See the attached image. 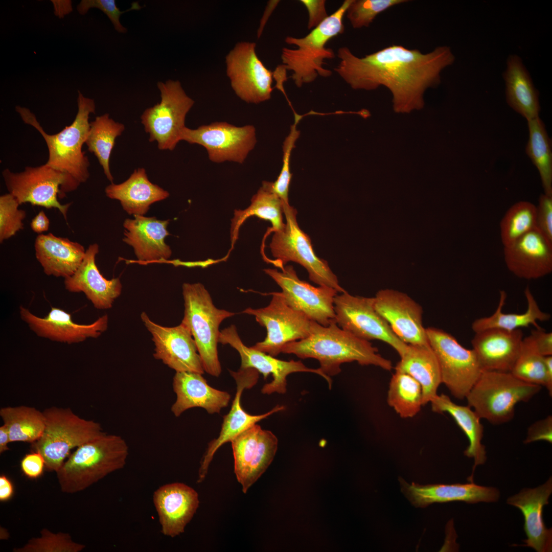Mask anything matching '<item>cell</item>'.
<instances>
[{
  "instance_id": "obj_46",
  "label": "cell",
  "mask_w": 552,
  "mask_h": 552,
  "mask_svg": "<svg viewBox=\"0 0 552 552\" xmlns=\"http://www.w3.org/2000/svg\"><path fill=\"white\" fill-rule=\"evenodd\" d=\"M406 0H352L346 13L352 27H368L375 17L387 9Z\"/></svg>"
},
{
  "instance_id": "obj_38",
  "label": "cell",
  "mask_w": 552,
  "mask_h": 552,
  "mask_svg": "<svg viewBox=\"0 0 552 552\" xmlns=\"http://www.w3.org/2000/svg\"><path fill=\"white\" fill-rule=\"evenodd\" d=\"M282 202L273 192L271 182L264 181L262 187L251 199L250 205L244 210H235L231 227V249L238 238L239 229L244 221L251 216H256L269 221L272 227L269 232L283 228Z\"/></svg>"
},
{
  "instance_id": "obj_28",
  "label": "cell",
  "mask_w": 552,
  "mask_h": 552,
  "mask_svg": "<svg viewBox=\"0 0 552 552\" xmlns=\"http://www.w3.org/2000/svg\"><path fill=\"white\" fill-rule=\"evenodd\" d=\"M99 251L97 243L89 245L81 264L72 275L64 279V284L70 292H84L95 308L106 309L120 296L122 286L119 278L107 280L100 273L95 262Z\"/></svg>"
},
{
  "instance_id": "obj_3",
  "label": "cell",
  "mask_w": 552,
  "mask_h": 552,
  "mask_svg": "<svg viewBox=\"0 0 552 552\" xmlns=\"http://www.w3.org/2000/svg\"><path fill=\"white\" fill-rule=\"evenodd\" d=\"M129 448L121 436L104 433L76 448L56 472L61 491L81 492L126 465Z\"/></svg>"
},
{
  "instance_id": "obj_19",
  "label": "cell",
  "mask_w": 552,
  "mask_h": 552,
  "mask_svg": "<svg viewBox=\"0 0 552 552\" xmlns=\"http://www.w3.org/2000/svg\"><path fill=\"white\" fill-rule=\"evenodd\" d=\"M231 442L234 472L243 492L246 493L273 461L278 440L272 432L256 424Z\"/></svg>"
},
{
  "instance_id": "obj_41",
  "label": "cell",
  "mask_w": 552,
  "mask_h": 552,
  "mask_svg": "<svg viewBox=\"0 0 552 552\" xmlns=\"http://www.w3.org/2000/svg\"><path fill=\"white\" fill-rule=\"evenodd\" d=\"M527 121L528 139L525 152L539 172L544 194L552 195L551 140L539 117Z\"/></svg>"
},
{
  "instance_id": "obj_40",
  "label": "cell",
  "mask_w": 552,
  "mask_h": 552,
  "mask_svg": "<svg viewBox=\"0 0 552 552\" xmlns=\"http://www.w3.org/2000/svg\"><path fill=\"white\" fill-rule=\"evenodd\" d=\"M125 130L124 124L110 118L109 113L98 116L90 122V128L85 144L89 152L97 157L107 178L113 182L109 167L110 155L117 137Z\"/></svg>"
},
{
  "instance_id": "obj_26",
  "label": "cell",
  "mask_w": 552,
  "mask_h": 552,
  "mask_svg": "<svg viewBox=\"0 0 552 552\" xmlns=\"http://www.w3.org/2000/svg\"><path fill=\"white\" fill-rule=\"evenodd\" d=\"M551 493L552 479L549 477L544 484L534 489H523L507 500L508 504L518 508L523 515L527 538L523 545L538 552L552 550V530L546 528L543 519V507L548 504Z\"/></svg>"
},
{
  "instance_id": "obj_44",
  "label": "cell",
  "mask_w": 552,
  "mask_h": 552,
  "mask_svg": "<svg viewBox=\"0 0 552 552\" xmlns=\"http://www.w3.org/2000/svg\"><path fill=\"white\" fill-rule=\"evenodd\" d=\"M510 373L525 382L545 386V356L538 352L529 336L523 338L520 353Z\"/></svg>"
},
{
  "instance_id": "obj_53",
  "label": "cell",
  "mask_w": 552,
  "mask_h": 552,
  "mask_svg": "<svg viewBox=\"0 0 552 552\" xmlns=\"http://www.w3.org/2000/svg\"><path fill=\"white\" fill-rule=\"evenodd\" d=\"M306 8L309 13L308 29H314L328 17L325 8V0H301L300 1Z\"/></svg>"
},
{
  "instance_id": "obj_39",
  "label": "cell",
  "mask_w": 552,
  "mask_h": 552,
  "mask_svg": "<svg viewBox=\"0 0 552 552\" xmlns=\"http://www.w3.org/2000/svg\"><path fill=\"white\" fill-rule=\"evenodd\" d=\"M0 416L8 429L10 442L32 444L41 436L45 428L43 412L33 407H4L0 409Z\"/></svg>"
},
{
  "instance_id": "obj_43",
  "label": "cell",
  "mask_w": 552,
  "mask_h": 552,
  "mask_svg": "<svg viewBox=\"0 0 552 552\" xmlns=\"http://www.w3.org/2000/svg\"><path fill=\"white\" fill-rule=\"evenodd\" d=\"M536 228V206L526 201L516 202L508 209L500 221L502 243L504 247L508 246Z\"/></svg>"
},
{
  "instance_id": "obj_51",
  "label": "cell",
  "mask_w": 552,
  "mask_h": 552,
  "mask_svg": "<svg viewBox=\"0 0 552 552\" xmlns=\"http://www.w3.org/2000/svg\"><path fill=\"white\" fill-rule=\"evenodd\" d=\"M539 441L552 443V417L550 415L535 422L528 427L524 443L528 444Z\"/></svg>"
},
{
  "instance_id": "obj_37",
  "label": "cell",
  "mask_w": 552,
  "mask_h": 552,
  "mask_svg": "<svg viewBox=\"0 0 552 552\" xmlns=\"http://www.w3.org/2000/svg\"><path fill=\"white\" fill-rule=\"evenodd\" d=\"M499 293V303L495 312L489 316L477 318L472 323L471 328L474 333L491 328L513 331L520 328H527L530 325L539 328L540 327L537 324L538 321H546L550 319V314L540 309L528 286L524 290L527 307L523 313H503L502 308L505 304L507 293L504 290H500Z\"/></svg>"
},
{
  "instance_id": "obj_5",
  "label": "cell",
  "mask_w": 552,
  "mask_h": 552,
  "mask_svg": "<svg viewBox=\"0 0 552 552\" xmlns=\"http://www.w3.org/2000/svg\"><path fill=\"white\" fill-rule=\"evenodd\" d=\"M352 1H344L336 11L305 37H286V43L297 48L282 49V65L286 70L292 71L290 77L298 87L312 82L318 76L328 77L332 75V72L323 65L326 64L325 59H333L335 55L326 44L332 38L343 33V17Z\"/></svg>"
},
{
  "instance_id": "obj_1",
  "label": "cell",
  "mask_w": 552,
  "mask_h": 552,
  "mask_svg": "<svg viewBox=\"0 0 552 552\" xmlns=\"http://www.w3.org/2000/svg\"><path fill=\"white\" fill-rule=\"evenodd\" d=\"M337 56L340 61L334 70L353 89L370 90L384 86L392 93L394 110L401 113L422 109L425 90L439 85L441 72L455 61L447 46L424 54L393 45L362 58L343 47Z\"/></svg>"
},
{
  "instance_id": "obj_11",
  "label": "cell",
  "mask_w": 552,
  "mask_h": 552,
  "mask_svg": "<svg viewBox=\"0 0 552 552\" xmlns=\"http://www.w3.org/2000/svg\"><path fill=\"white\" fill-rule=\"evenodd\" d=\"M160 101L146 109L141 123L150 142H156L161 150H173L180 141L185 119L194 101L189 97L178 80L158 82Z\"/></svg>"
},
{
  "instance_id": "obj_36",
  "label": "cell",
  "mask_w": 552,
  "mask_h": 552,
  "mask_svg": "<svg viewBox=\"0 0 552 552\" xmlns=\"http://www.w3.org/2000/svg\"><path fill=\"white\" fill-rule=\"evenodd\" d=\"M400 358L395 371L406 373L418 381L423 391V406L430 403L438 395L442 382L439 364L429 343L408 344Z\"/></svg>"
},
{
  "instance_id": "obj_13",
  "label": "cell",
  "mask_w": 552,
  "mask_h": 552,
  "mask_svg": "<svg viewBox=\"0 0 552 552\" xmlns=\"http://www.w3.org/2000/svg\"><path fill=\"white\" fill-rule=\"evenodd\" d=\"M270 294L272 298L267 306L259 309L249 307L242 313L254 315L267 330L264 340L251 347L275 357L286 344L308 337L312 320L289 306L281 292Z\"/></svg>"
},
{
  "instance_id": "obj_21",
  "label": "cell",
  "mask_w": 552,
  "mask_h": 552,
  "mask_svg": "<svg viewBox=\"0 0 552 552\" xmlns=\"http://www.w3.org/2000/svg\"><path fill=\"white\" fill-rule=\"evenodd\" d=\"M141 317L152 335L156 359L162 360L176 372L204 373L196 344L186 325L181 323L173 327H164L151 320L145 312Z\"/></svg>"
},
{
  "instance_id": "obj_22",
  "label": "cell",
  "mask_w": 552,
  "mask_h": 552,
  "mask_svg": "<svg viewBox=\"0 0 552 552\" xmlns=\"http://www.w3.org/2000/svg\"><path fill=\"white\" fill-rule=\"evenodd\" d=\"M374 298L376 311L402 341L407 344L429 343L423 326V309L415 301L390 289L379 291Z\"/></svg>"
},
{
  "instance_id": "obj_14",
  "label": "cell",
  "mask_w": 552,
  "mask_h": 552,
  "mask_svg": "<svg viewBox=\"0 0 552 552\" xmlns=\"http://www.w3.org/2000/svg\"><path fill=\"white\" fill-rule=\"evenodd\" d=\"M334 307L336 323L341 329L364 340L382 341L400 356L406 351L408 344L376 311L374 297L354 296L346 291L335 297Z\"/></svg>"
},
{
  "instance_id": "obj_29",
  "label": "cell",
  "mask_w": 552,
  "mask_h": 552,
  "mask_svg": "<svg viewBox=\"0 0 552 552\" xmlns=\"http://www.w3.org/2000/svg\"><path fill=\"white\" fill-rule=\"evenodd\" d=\"M402 491L416 507H425L431 503L463 501L469 503L491 502L498 500L499 492L492 487L475 484H431L420 485L400 480Z\"/></svg>"
},
{
  "instance_id": "obj_49",
  "label": "cell",
  "mask_w": 552,
  "mask_h": 552,
  "mask_svg": "<svg viewBox=\"0 0 552 552\" xmlns=\"http://www.w3.org/2000/svg\"><path fill=\"white\" fill-rule=\"evenodd\" d=\"M96 8L105 13L111 21L116 31L120 33H125L127 29L120 21V16L125 12L131 10H138L142 8L139 2H133L130 8L125 11H121L117 6L114 0H82L77 5L78 13L82 15H85L90 8Z\"/></svg>"
},
{
  "instance_id": "obj_17",
  "label": "cell",
  "mask_w": 552,
  "mask_h": 552,
  "mask_svg": "<svg viewBox=\"0 0 552 552\" xmlns=\"http://www.w3.org/2000/svg\"><path fill=\"white\" fill-rule=\"evenodd\" d=\"M255 42L237 43L225 57L226 73L236 95L248 103L268 100L272 91L273 73L256 52Z\"/></svg>"
},
{
  "instance_id": "obj_7",
  "label": "cell",
  "mask_w": 552,
  "mask_h": 552,
  "mask_svg": "<svg viewBox=\"0 0 552 552\" xmlns=\"http://www.w3.org/2000/svg\"><path fill=\"white\" fill-rule=\"evenodd\" d=\"M182 288L185 311L181 323L194 338L204 371L218 377L221 373L217 350L219 327L235 313L216 308L209 291L200 283H185Z\"/></svg>"
},
{
  "instance_id": "obj_6",
  "label": "cell",
  "mask_w": 552,
  "mask_h": 552,
  "mask_svg": "<svg viewBox=\"0 0 552 552\" xmlns=\"http://www.w3.org/2000/svg\"><path fill=\"white\" fill-rule=\"evenodd\" d=\"M510 372L483 371L466 398L480 419L499 425L511 420L519 402H528L541 389Z\"/></svg>"
},
{
  "instance_id": "obj_42",
  "label": "cell",
  "mask_w": 552,
  "mask_h": 552,
  "mask_svg": "<svg viewBox=\"0 0 552 552\" xmlns=\"http://www.w3.org/2000/svg\"><path fill=\"white\" fill-rule=\"evenodd\" d=\"M387 401L401 418H412L423 406L422 387L408 374L395 371L389 382Z\"/></svg>"
},
{
  "instance_id": "obj_35",
  "label": "cell",
  "mask_w": 552,
  "mask_h": 552,
  "mask_svg": "<svg viewBox=\"0 0 552 552\" xmlns=\"http://www.w3.org/2000/svg\"><path fill=\"white\" fill-rule=\"evenodd\" d=\"M432 410L442 413L447 412L455 420L469 441V445L464 451L465 456L474 459L472 475L469 477L473 481V475L476 467L486 461L485 446L482 444L484 426L480 418L469 406L458 405L445 394L437 395L430 401Z\"/></svg>"
},
{
  "instance_id": "obj_12",
  "label": "cell",
  "mask_w": 552,
  "mask_h": 552,
  "mask_svg": "<svg viewBox=\"0 0 552 552\" xmlns=\"http://www.w3.org/2000/svg\"><path fill=\"white\" fill-rule=\"evenodd\" d=\"M426 331L439 364L442 383L455 398H466L483 372L475 352L442 329L429 327Z\"/></svg>"
},
{
  "instance_id": "obj_55",
  "label": "cell",
  "mask_w": 552,
  "mask_h": 552,
  "mask_svg": "<svg viewBox=\"0 0 552 552\" xmlns=\"http://www.w3.org/2000/svg\"><path fill=\"white\" fill-rule=\"evenodd\" d=\"M49 226V219L43 211L39 212L30 223L31 229L38 234L48 231Z\"/></svg>"
},
{
  "instance_id": "obj_56",
  "label": "cell",
  "mask_w": 552,
  "mask_h": 552,
  "mask_svg": "<svg viewBox=\"0 0 552 552\" xmlns=\"http://www.w3.org/2000/svg\"><path fill=\"white\" fill-rule=\"evenodd\" d=\"M51 2L53 5L54 13L59 18H63L73 11L72 2L70 0H52Z\"/></svg>"
},
{
  "instance_id": "obj_32",
  "label": "cell",
  "mask_w": 552,
  "mask_h": 552,
  "mask_svg": "<svg viewBox=\"0 0 552 552\" xmlns=\"http://www.w3.org/2000/svg\"><path fill=\"white\" fill-rule=\"evenodd\" d=\"M35 256L48 275H72L81 264L86 250L80 243L52 233L40 234L35 239Z\"/></svg>"
},
{
  "instance_id": "obj_10",
  "label": "cell",
  "mask_w": 552,
  "mask_h": 552,
  "mask_svg": "<svg viewBox=\"0 0 552 552\" xmlns=\"http://www.w3.org/2000/svg\"><path fill=\"white\" fill-rule=\"evenodd\" d=\"M2 176L9 193L19 204L28 202L46 209H56L67 220L72 203L62 204L58 198L65 197L66 193L75 191L80 185L72 177L45 164L26 167L19 173L6 169Z\"/></svg>"
},
{
  "instance_id": "obj_16",
  "label": "cell",
  "mask_w": 552,
  "mask_h": 552,
  "mask_svg": "<svg viewBox=\"0 0 552 552\" xmlns=\"http://www.w3.org/2000/svg\"><path fill=\"white\" fill-rule=\"evenodd\" d=\"M263 271L281 287V292L291 308L324 326L336 323L334 300L338 292L335 289L325 286L315 287L301 280L291 265L284 266L282 271L270 268Z\"/></svg>"
},
{
  "instance_id": "obj_9",
  "label": "cell",
  "mask_w": 552,
  "mask_h": 552,
  "mask_svg": "<svg viewBox=\"0 0 552 552\" xmlns=\"http://www.w3.org/2000/svg\"><path fill=\"white\" fill-rule=\"evenodd\" d=\"M282 205L286 222L283 228L274 232L270 243L275 258L272 263L282 269L287 262H296L307 270L310 281L319 286L332 288L338 292H345L327 261L316 255L310 238L300 227L296 210L289 204Z\"/></svg>"
},
{
  "instance_id": "obj_45",
  "label": "cell",
  "mask_w": 552,
  "mask_h": 552,
  "mask_svg": "<svg viewBox=\"0 0 552 552\" xmlns=\"http://www.w3.org/2000/svg\"><path fill=\"white\" fill-rule=\"evenodd\" d=\"M85 545L75 542L67 533H53L47 528L40 531L38 537L31 538L23 546L14 548V552H80Z\"/></svg>"
},
{
  "instance_id": "obj_25",
  "label": "cell",
  "mask_w": 552,
  "mask_h": 552,
  "mask_svg": "<svg viewBox=\"0 0 552 552\" xmlns=\"http://www.w3.org/2000/svg\"><path fill=\"white\" fill-rule=\"evenodd\" d=\"M20 314L38 336L68 344L80 342L89 337L97 338L108 326L107 315L92 324L81 325L73 321L71 314L55 307L44 318L35 316L22 306L20 307Z\"/></svg>"
},
{
  "instance_id": "obj_15",
  "label": "cell",
  "mask_w": 552,
  "mask_h": 552,
  "mask_svg": "<svg viewBox=\"0 0 552 552\" xmlns=\"http://www.w3.org/2000/svg\"><path fill=\"white\" fill-rule=\"evenodd\" d=\"M180 141L200 145L205 148L214 163L231 161L242 164L256 143L252 125L237 127L225 122H216L192 129L185 127Z\"/></svg>"
},
{
  "instance_id": "obj_52",
  "label": "cell",
  "mask_w": 552,
  "mask_h": 552,
  "mask_svg": "<svg viewBox=\"0 0 552 552\" xmlns=\"http://www.w3.org/2000/svg\"><path fill=\"white\" fill-rule=\"evenodd\" d=\"M21 469L29 478H36L43 473L45 463L44 457L39 452L34 451L27 454L21 459Z\"/></svg>"
},
{
  "instance_id": "obj_4",
  "label": "cell",
  "mask_w": 552,
  "mask_h": 552,
  "mask_svg": "<svg viewBox=\"0 0 552 552\" xmlns=\"http://www.w3.org/2000/svg\"><path fill=\"white\" fill-rule=\"evenodd\" d=\"M77 103L78 112L72 123L54 134L46 133L28 108L16 106L15 110L22 121L36 128L44 139L49 151L45 164L81 183L89 177V162L82 148L90 128L89 114L95 113L96 105L93 99L84 97L79 90Z\"/></svg>"
},
{
  "instance_id": "obj_57",
  "label": "cell",
  "mask_w": 552,
  "mask_h": 552,
  "mask_svg": "<svg viewBox=\"0 0 552 552\" xmlns=\"http://www.w3.org/2000/svg\"><path fill=\"white\" fill-rule=\"evenodd\" d=\"M13 494V487L11 481L5 475L0 476V501L9 500Z\"/></svg>"
},
{
  "instance_id": "obj_50",
  "label": "cell",
  "mask_w": 552,
  "mask_h": 552,
  "mask_svg": "<svg viewBox=\"0 0 552 552\" xmlns=\"http://www.w3.org/2000/svg\"><path fill=\"white\" fill-rule=\"evenodd\" d=\"M536 206V228L552 243V195L541 194Z\"/></svg>"
},
{
  "instance_id": "obj_2",
  "label": "cell",
  "mask_w": 552,
  "mask_h": 552,
  "mask_svg": "<svg viewBox=\"0 0 552 552\" xmlns=\"http://www.w3.org/2000/svg\"><path fill=\"white\" fill-rule=\"evenodd\" d=\"M281 353L317 360L319 369L330 377L339 374L341 364L345 362L357 361L362 365H373L387 371L393 368L390 360L379 354L369 341L344 330L335 322L324 326L312 321L309 336L286 344Z\"/></svg>"
},
{
  "instance_id": "obj_34",
  "label": "cell",
  "mask_w": 552,
  "mask_h": 552,
  "mask_svg": "<svg viewBox=\"0 0 552 552\" xmlns=\"http://www.w3.org/2000/svg\"><path fill=\"white\" fill-rule=\"evenodd\" d=\"M502 76L509 106L527 121L539 117V92L521 58L510 55Z\"/></svg>"
},
{
  "instance_id": "obj_58",
  "label": "cell",
  "mask_w": 552,
  "mask_h": 552,
  "mask_svg": "<svg viewBox=\"0 0 552 552\" xmlns=\"http://www.w3.org/2000/svg\"><path fill=\"white\" fill-rule=\"evenodd\" d=\"M546 384L549 396L552 395V355L545 356Z\"/></svg>"
},
{
  "instance_id": "obj_8",
  "label": "cell",
  "mask_w": 552,
  "mask_h": 552,
  "mask_svg": "<svg viewBox=\"0 0 552 552\" xmlns=\"http://www.w3.org/2000/svg\"><path fill=\"white\" fill-rule=\"evenodd\" d=\"M43 412L45 428L32 448L42 454L49 471L56 472L72 449L105 433L99 423L80 418L70 408L53 406Z\"/></svg>"
},
{
  "instance_id": "obj_31",
  "label": "cell",
  "mask_w": 552,
  "mask_h": 552,
  "mask_svg": "<svg viewBox=\"0 0 552 552\" xmlns=\"http://www.w3.org/2000/svg\"><path fill=\"white\" fill-rule=\"evenodd\" d=\"M173 388L176 399L171 410L177 417L194 407L204 408L209 414L219 413L231 399L229 393L210 386L202 374L197 373L176 372Z\"/></svg>"
},
{
  "instance_id": "obj_48",
  "label": "cell",
  "mask_w": 552,
  "mask_h": 552,
  "mask_svg": "<svg viewBox=\"0 0 552 552\" xmlns=\"http://www.w3.org/2000/svg\"><path fill=\"white\" fill-rule=\"evenodd\" d=\"M294 123L290 127V132L286 137L283 145V165L282 169L277 180L271 182L273 192L279 196L283 204H289L288 200L289 188L292 174L290 170L291 153L295 147L294 144L299 136L300 131L296 129V125L303 118L297 114L294 115Z\"/></svg>"
},
{
  "instance_id": "obj_27",
  "label": "cell",
  "mask_w": 552,
  "mask_h": 552,
  "mask_svg": "<svg viewBox=\"0 0 552 552\" xmlns=\"http://www.w3.org/2000/svg\"><path fill=\"white\" fill-rule=\"evenodd\" d=\"M523 338L520 329L491 328L475 332L471 344L483 371L511 372Z\"/></svg>"
},
{
  "instance_id": "obj_59",
  "label": "cell",
  "mask_w": 552,
  "mask_h": 552,
  "mask_svg": "<svg viewBox=\"0 0 552 552\" xmlns=\"http://www.w3.org/2000/svg\"><path fill=\"white\" fill-rule=\"evenodd\" d=\"M10 442L9 434L7 427L3 424L0 427V453L2 454L9 450L8 444Z\"/></svg>"
},
{
  "instance_id": "obj_23",
  "label": "cell",
  "mask_w": 552,
  "mask_h": 552,
  "mask_svg": "<svg viewBox=\"0 0 552 552\" xmlns=\"http://www.w3.org/2000/svg\"><path fill=\"white\" fill-rule=\"evenodd\" d=\"M153 501L162 533L171 538L184 532L199 504L197 492L181 482L160 486L154 491Z\"/></svg>"
},
{
  "instance_id": "obj_47",
  "label": "cell",
  "mask_w": 552,
  "mask_h": 552,
  "mask_svg": "<svg viewBox=\"0 0 552 552\" xmlns=\"http://www.w3.org/2000/svg\"><path fill=\"white\" fill-rule=\"evenodd\" d=\"M19 203L10 193L0 196V242L15 236L24 228L27 213L19 209Z\"/></svg>"
},
{
  "instance_id": "obj_33",
  "label": "cell",
  "mask_w": 552,
  "mask_h": 552,
  "mask_svg": "<svg viewBox=\"0 0 552 552\" xmlns=\"http://www.w3.org/2000/svg\"><path fill=\"white\" fill-rule=\"evenodd\" d=\"M105 193L108 198L120 201L124 210L133 216H144L152 204L170 195L167 191L149 180L143 168L134 170L130 177L121 183H111L105 188Z\"/></svg>"
},
{
  "instance_id": "obj_24",
  "label": "cell",
  "mask_w": 552,
  "mask_h": 552,
  "mask_svg": "<svg viewBox=\"0 0 552 552\" xmlns=\"http://www.w3.org/2000/svg\"><path fill=\"white\" fill-rule=\"evenodd\" d=\"M508 269L515 276L537 279L552 271V243L536 228L504 247Z\"/></svg>"
},
{
  "instance_id": "obj_20",
  "label": "cell",
  "mask_w": 552,
  "mask_h": 552,
  "mask_svg": "<svg viewBox=\"0 0 552 552\" xmlns=\"http://www.w3.org/2000/svg\"><path fill=\"white\" fill-rule=\"evenodd\" d=\"M237 384V391L228 413L223 416L219 436L211 441L200 462L197 482H202L208 474L210 465L217 450L224 444L231 442L243 431L272 414L283 410L284 406L277 405L266 413L252 415L242 408L241 398L245 389L252 387L258 382L259 372L253 368L240 369L238 372L229 370Z\"/></svg>"
},
{
  "instance_id": "obj_30",
  "label": "cell",
  "mask_w": 552,
  "mask_h": 552,
  "mask_svg": "<svg viewBox=\"0 0 552 552\" xmlns=\"http://www.w3.org/2000/svg\"><path fill=\"white\" fill-rule=\"evenodd\" d=\"M169 223V220L135 215L134 219H126L123 223V241L132 247L139 261L168 260L172 255L170 247L165 242L170 235L167 230Z\"/></svg>"
},
{
  "instance_id": "obj_54",
  "label": "cell",
  "mask_w": 552,
  "mask_h": 552,
  "mask_svg": "<svg viewBox=\"0 0 552 552\" xmlns=\"http://www.w3.org/2000/svg\"><path fill=\"white\" fill-rule=\"evenodd\" d=\"M538 352L546 356L552 355V333L546 332L541 327L531 331L528 335Z\"/></svg>"
},
{
  "instance_id": "obj_18",
  "label": "cell",
  "mask_w": 552,
  "mask_h": 552,
  "mask_svg": "<svg viewBox=\"0 0 552 552\" xmlns=\"http://www.w3.org/2000/svg\"><path fill=\"white\" fill-rule=\"evenodd\" d=\"M218 342L229 344L236 349L241 358V369L253 368L263 374L266 379L271 374L273 380L265 384L261 389L263 394L273 393L285 394L287 390V377L291 373L309 372L317 374L327 382L330 389L332 387L331 378L319 369L310 368L301 361H285L263 352L245 346L240 338L234 325L224 329L220 332Z\"/></svg>"
}]
</instances>
